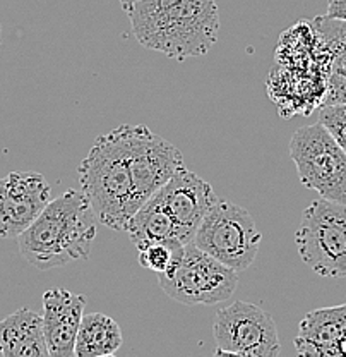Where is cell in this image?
Listing matches in <instances>:
<instances>
[{
	"mask_svg": "<svg viewBox=\"0 0 346 357\" xmlns=\"http://www.w3.org/2000/svg\"><path fill=\"white\" fill-rule=\"evenodd\" d=\"M125 13L137 42L175 61L206 55L218 42L214 0H137Z\"/></svg>",
	"mask_w": 346,
	"mask_h": 357,
	"instance_id": "obj_1",
	"label": "cell"
},
{
	"mask_svg": "<svg viewBox=\"0 0 346 357\" xmlns=\"http://www.w3.org/2000/svg\"><path fill=\"white\" fill-rule=\"evenodd\" d=\"M98 218L86 196L69 189L52 199L35 223L17 237L19 252L31 266L47 271L88 259Z\"/></svg>",
	"mask_w": 346,
	"mask_h": 357,
	"instance_id": "obj_2",
	"label": "cell"
},
{
	"mask_svg": "<svg viewBox=\"0 0 346 357\" xmlns=\"http://www.w3.org/2000/svg\"><path fill=\"white\" fill-rule=\"evenodd\" d=\"M77 176L81 192L88 198L98 222L125 232L143 201L136 192L120 128L96 137L77 167Z\"/></svg>",
	"mask_w": 346,
	"mask_h": 357,
	"instance_id": "obj_3",
	"label": "cell"
},
{
	"mask_svg": "<svg viewBox=\"0 0 346 357\" xmlns=\"http://www.w3.org/2000/svg\"><path fill=\"white\" fill-rule=\"evenodd\" d=\"M262 234L244 206L218 198L197 229L192 244L237 273L252 266Z\"/></svg>",
	"mask_w": 346,
	"mask_h": 357,
	"instance_id": "obj_4",
	"label": "cell"
},
{
	"mask_svg": "<svg viewBox=\"0 0 346 357\" xmlns=\"http://www.w3.org/2000/svg\"><path fill=\"white\" fill-rule=\"evenodd\" d=\"M170 299L185 306H214L235 294L238 273L211 258L194 244H185L166 273L156 275Z\"/></svg>",
	"mask_w": 346,
	"mask_h": 357,
	"instance_id": "obj_5",
	"label": "cell"
},
{
	"mask_svg": "<svg viewBox=\"0 0 346 357\" xmlns=\"http://www.w3.org/2000/svg\"><path fill=\"white\" fill-rule=\"evenodd\" d=\"M300 259L326 278H346V206L315 199L302 213L295 232Z\"/></svg>",
	"mask_w": 346,
	"mask_h": 357,
	"instance_id": "obj_6",
	"label": "cell"
},
{
	"mask_svg": "<svg viewBox=\"0 0 346 357\" xmlns=\"http://www.w3.org/2000/svg\"><path fill=\"white\" fill-rule=\"evenodd\" d=\"M290 158L305 188L346 206V153L319 122L293 132Z\"/></svg>",
	"mask_w": 346,
	"mask_h": 357,
	"instance_id": "obj_7",
	"label": "cell"
},
{
	"mask_svg": "<svg viewBox=\"0 0 346 357\" xmlns=\"http://www.w3.org/2000/svg\"><path fill=\"white\" fill-rule=\"evenodd\" d=\"M217 347L249 357H280L281 342L273 316L247 301L221 307L214 316Z\"/></svg>",
	"mask_w": 346,
	"mask_h": 357,
	"instance_id": "obj_8",
	"label": "cell"
},
{
	"mask_svg": "<svg viewBox=\"0 0 346 357\" xmlns=\"http://www.w3.org/2000/svg\"><path fill=\"white\" fill-rule=\"evenodd\" d=\"M136 192L143 204L184 167L182 151L144 124L118 126Z\"/></svg>",
	"mask_w": 346,
	"mask_h": 357,
	"instance_id": "obj_9",
	"label": "cell"
},
{
	"mask_svg": "<svg viewBox=\"0 0 346 357\" xmlns=\"http://www.w3.org/2000/svg\"><path fill=\"white\" fill-rule=\"evenodd\" d=\"M52 188L38 172H10L0 178V237L17 239L48 206Z\"/></svg>",
	"mask_w": 346,
	"mask_h": 357,
	"instance_id": "obj_10",
	"label": "cell"
},
{
	"mask_svg": "<svg viewBox=\"0 0 346 357\" xmlns=\"http://www.w3.org/2000/svg\"><path fill=\"white\" fill-rule=\"evenodd\" d=\"M155 196L173 220L178 239L184 245L194 241L200 222L218 201L213 185L185 167H182Z\"/></svg>",
	"mask_w": 346,
	"mask_h": 357,
	"instance_id": "obj_11",
	"label": "cell"
},
{
	"mask_svg": "<svg viewBox=\"0 0 346 357\" xmlns=\"http://www.w3.org/2000/svg\"><path fill=\"white\" fill-rule=\"evenodd\" d=\"M86 297L67 289L55 287L43 294V335L50 357H74Z\"/></svg>",
	"mask_w": 346,
	"mask_h": 357,
	"instance_id": "obj_12",
	"label": "cell"
},
{
	"mask_svg": "<svg viewBox=\"0 0 346 357\" xmlns=\"http://www.w3.org/2000/svg\"><path fill=\"white\" fill-rule=\"evenodd\" d=\"M293 344L299 357H346V304L307 312Z\"/></svg>",
	"mask_w": 346,
	"mask_h": 357,
	"instance_id": "obj_13",
	"label": "cell"
},
{
	"mask_svg": "<svg viewBox=\"0 0 346 357\" xmlns=\"http://www.w3.org/2000/svg\"><path fill=\"white\" fill-rule=\"evenodd\" d=\"M0 356L50 357L43 335L42 314L21 307L0 319Z\"/></svg>",
	"mask_w": 346,
	"mask_h": 357,
	"instance_id": "obj_14",
	"label": "cell"
},
{
	"mask_svg": "<svg viewBox=\"0 0 346 357\" xmlns=\"http://www.w3.org/2000/svg\"><path fill=\"white\" fill-rule=\"evenodd\" d=\"M329 54V76L324 105L346 103V21L319 16L312 21Z\"/></svg>",
	"mask_w": 346,
	"mask_h": 357,
	"instance_id": "obj_15",
	"label": "cell"
},
{
	"mask_svg": "<svg viewBox=\"0 0 346 357\" xmlns=\"http://www.w3.org/2000/svg\"><path fill=\"white\" fill-rule=\"evenodd\" d=\"M125 232L137 251L151 244H166L172 248L184 245L178 239L173 220L155 195L132 215Z\"/></svg>",
	"mask_w": 346,
	"mask_h": 357,
	"instance_id": "obj_16",
	"label": "cell"
},
{
	"mask_svg": "<svg viewBox=\"0 0 346 357\" xmlns=\"http://www.w3.org/2000/svg\"><path fill=\"white\" fill-rule=\"evenodd\" d=\"M118 323L103 312H89L81 319L74 357H102L115 354L122 347Z\"/></svg>",
	"mask_w": 346,
	"mask_h": 357,
	"instance_id": "obj_17",
	"label": "cell"
},
{
	"mask_svg": "<svg viewBox=\"0 0 346 357\" xmlns=\"http://www.w3.org/2000/svg\"><path fill=\"white\" fill-rule=\"evenodd\" d=\"M184 245L172 248L166 244H151L139 249V265L156 275H163L170 270Z\"/></svg>",
	"mask_w": 346,
	"mask_h": 357,
	"instance_id": "obj_18",
	"label": "cell"
},
{
	"mask_svg": "<svg viewBox=\"0 0 346 357\" xmlns=\"http://www.w3.org/2000/svg\"><path fill=\"white\" fill-rule=\"evenodd\" d=\"M317 122L333 136L338 146L346 153V103L322 105Z\"/></svg>",
	"mask_w": 346,
	"mask_h": 357,
	"instance_id": "obj_19",
	"label": "cell"
},
{
	"mask_svg": "<svg viewBox=\"0 0 346 357\" xmlns=\"http://www.w3.org/2000/svg\"><path fill=\"white\" fill-rule=\"evenodd\" d=\"M327 17L346 21V0H329L327 2Z\"/></svg>",
	"mask_w": 346,
	"mask_h": 357,
	"instance_id": "obj_20",
	"label": "cell"
},
{
	"mask_svg": "<svg viewBox=\"0 0 346 357\" xmlns=\"http://www.w3.org/2000/svg\"><path fill=\"white\" fill-rule=\"evenodd\" d=\"M213 357H249L245 354H238V352H230V351H223V349L217 347L213 351Z\"/></svg>",
	"mask_w": 346,
	"mask_h": 357,
	"instance_id": "obj_21",
	"label": "cell"
},
{
	"mask_svg": "<svg viewBox=\"0 0 346 357\" xmlns=\"http://www.w3.org/2000/svg\"><path fill=\"white\" fill-rule=\"evenodd\" d=\"M118 2H120V6L124 7V10H125V9H129V7L132 6V3H136L137 0H118Z\"/></svg>",
	"mask_w": 346,
	"mask_h": 357,
	"instance_id": "obj_22",
	"label": "cell"
},
{
	"mask_svg": "<svg viewBox=\"0 0 346 357\" xmlns=\"http://www.w3.org/2000/svg\"><path fill=\"white\" fill-rule=\"evenodd\" d=\"M102 357H117L115 354H110V356H102Z\"/></svg>",
	"mask_w": 346,
	"mask_h": 357,
	"instance_id": "obj_23",
	"label": "cell"
},
{
	"mask_svg": "<svg viewBox=\"0 0 346 357\" xmlns=\"http://www.w3.org/2000/svg\"><path fill=\"white\" fill-rule=\"evenodd\" d=\"M0 38H2V26H0Z\"/></svg>",
	"mask_w": 346,
	"mask_h": 357,
	"instance_id": "obj_24",
	"label": "cell"
}]
</instances>
